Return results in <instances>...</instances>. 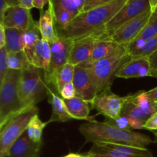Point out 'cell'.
Masks as SVG:
<instances>
[{"mask_svg": "<svg viewBox=\"0 0 157 157\" xmlns=\"http://www.w3.org/2000/svg\"><path fill=\"white\" fill-rule=\"evenodd\" d=\"M79 131L86 143L92 144L107 143L147 148V146L155 142L144 133L118 128L107 118L104 122L87 121L80 126Z\"/></svg>", "mask_w": 157, "mask_h": 157, "instance_id": "cell-1", "label": "cell"}, {"mask_svg": "<svg viewBox=\"0 0 157 157\" xmlns=\"http://www.w3.org/2000/svg\"><path fill=\"white\" fill-rule=\"evenodd\" d=\"M127 0H114L93 9L81 12L65 27L56 29L61 38L74 40L104 27L121 10Z\"/></svg>", "mask_w": 157, "mask_h": 157, "instance_id": "cell-2", "label": "cell"}, {"mask_svg": "<svg viewBox=\"0 0 157 157\" xmlns=\"http://www.w3.org/2000/svg\"><path fill=\"white\" fill-rule=\"evenodd\" d=\"M129 58L127 44H124L118 46L108 56L85 67L88 71L89 78L97 94L110 88L113 78Z\"/></svg>", "mask_w": 157, "mask_h": 157, "instance_id": "cell-3", "label": "cell"}, {"mask_svg": "<svg viewBox=\"0 0 157 157\" xmlns=\"http://www.w3.org/2000/svg\"><path fill=\"white\" fill-rule=\"evenodd\" d=\"M49 84L41 69L32 66L21 71L18 81V98L23 108L36 106L48 96Z\"/></svg>", "mask_w": 157, "mask_h": 157, "instance_id": "cell-4", "label": "cell"}, {"mask_svg": "<svg viewBox=\"0 0 157 157\" xmlns=\"http://www.w3.org/2000/svg\"><path fill=\"white\" fill-rule=\"evenodd\" d=\"M36 114H38L37 106L24 108L0 127V157L9 154L12 146L27 130L29 122Z\"/></svg>", "mask_w": 157, "mask_h": 157, "instance_id": "cell-5", "label": "cell"}, {"mask_svg": "<svg viewBox=\"0 0 157 157\" xmlns=\"http://www.w3.org/2000/svg\"><path fill=\"white\" fill-rule=\"evenodd\" d=\"M21 71L10 70L0 83V127L10 117L24 109L18 98V81Z\"/></svg>", "mask_w": 157, "mask_h": 157, "instance_id": "cell-6", "label": "cell"}, {"mask_svg": "<svg viewBox=\"0 0 157 157\" xmlns=\"http://www.w3.org/2000/svg\"><path fill=\"white\" fill-rule=\"evenodd\" d=\"M156 111L157 103L152 101L147 97L145 90H140L137 93L125 96L121 115L146 122Z\"/></svg>", "mask_w": 157, "mask_h": 157, "instance_id": "cell-7", "label": "cell"}, {"mask_svg": "<svg viewBox=\"0 0 157 157\" xmlns=\"http://www.w3.org/2000/svg\"><path fill=\"white\" fill-rule=\"evenodd\" d=\"M104 27L73 40L68 62L73 65L86 64L90 61L97 41L106 35Z\"/></svg>", "mask_w": 157, "mask_h": 157, "instance_id": "cell-8", "label": "cell"}, {"mask_svg": "<svg viewBox=\"0 0 157 157\" xmlns=\"http://www.w3.org/2000/svg\"><path fill=\"white\" fill-rule=\"evenodd\" d=\"M149 11H152L149 0H127L121 10L105 25V32L110 35L127 21Z\"/></svg>", "mask_w": 157, "mask_h": 157, "instance_id": "cell-9", "label": "cell"}, {"mask_svg": "<svg viewBox=\"0 0 157 157\" xmlns=\"http://www.w3.org/2000/svg\"><path fill=\"white\" fill-rule=\"evenodd\" d=\"M89 153L94 157H153L147 148L107 143L93 144Z\"/></svg>", "mask_w": 157, "mask_h": 157, "instance_id": "cell-10", "label": "cell"}, {"mask_svg": "<svg viewBox=\"0 0 157 157\" xmlns=\"http://www.w3.org/2000/svg\"><path fill=\"white\" fill-rule=\"evenodd\" d=\"M125 102V97H120L107 89L97 95L91 107L107 119L115 120L121 115Z\"/></svg>", "mask_w": 157, "mask_h": 157, "instance_id": "cell-11", "label": "cell"}, {"mask_svg": "<svg viewBox=\"0 0 157 157\" xmlns=\"http://www.w3.org/2000/svg\"><path fill=\"white\" fill-rule=\"evenodd\" d=\"M153 11H149L136 18L127 21L109 35L110 39L118 45L129 44L138 36L146 25L148 23Z\"/></svg>", "mask_w": 157, "mask_h": 157, "instance_id": "cell-12", "label": "cell"}, {"mask_svg": "<svg viewBox=\"0 0 157 157\" xmlns=\"http://www.w3.org/2000/svg\"><path fill=\"white\" fill-rule=\"evenodd\" d=\"M35 21L31 15V9H25L18 5L9 6L0 24L7 29H18L25 32Z\"/></svg>", "mask_w": 157, "mask_h": 157, "instance_id": "cell-13", "label": "cell"}, {"mask_svg": "<svg viewBox=\"0 0 157 157\" xmlns=\"http://www.w3.org/2000/svg\"><path fill=\"white\" fill-rule=\"evenodd\" d=\"M73 83L76 90V96L91 105L98 94L89 78L87 67L81 64L75 67Z\"/></svg>", "mask_w": 157, "mask_h": 157, "instance_id": "cell-14", "label": "cell"}, {"mask_svg": "<svg viewBox=\"0 0 157 157\" xmlns=\"http://www.w3.org/2000/svg\"><path fill=\"white\" fill-rule=\"evenodd\" d=\"M150 66L148 58H130L122 64L116 78L124 79L150 77Z\"/></svg>", "mask_w": 157, "mask_h": 157, "instance_id": "cell-15", "label": "cell"}, {"mask_svg": "<svg viewBox=\"0 0 157 157\" xmlns=\"http://www.w3.org/2000/svg\"><path fill=\"white\" fill-rule=\"evenodd\" d=\"M25 53L29 62L33 67L43 70L45 75L48 73L52 58V51L48 41L41 38L32 50Z\"/></svg>", "mask_w": 157, "mask_h": 157, "instance_id": "cell-16", "label": "cell"}, {"mask_svg": "<svg viewBox=\"0 0 157 157\" xmlns=\"http://www.w3.org/2000/svg\"><path fill=\"white\" fill-rule=\"evenodd\" d=\"M42 142L35 143L29 138L27 130L15 141L9 154L11 157H38Z\"/></svg>", "mask_w": 157, "mask_h": 157, "instance_id": "cell-17", "label": "cell"}, {"mask_svg": "<svg viewBox=\"0 0 157 157\" xmlns=\"http://www.w3.org/2000/svg\"><path fill=\"white\" fill-rule=\"evenodd\" d=\"M48 5V7L46 10L40 11V17L38 25L41 32V38L48 42H51L58 37V35L55 27L53 6L51 0Z\"/></svg>", "mask_w": 157, "mask_h": 157, "instance_id": "cell-18", "label": "cell"}, {"mask_svg": "<svg viewBox=\"0 0 157 157\" xmlns=\"http://www.w3.org/2000/svg\"><path fill=\"white\" fill-rule=\"evenodd\" d=\"M48 102L51 104L52 108V117L49 121H48V124L52 122L65 123L74 119L64 103V99L58 94L55 93L52 89L49 90Z\"/></svg>", "mask_w": 157, "mask_h": 157, "instance_id": "cell-19", "label": "cell"}, {"mask_svg": "<svg viewBox=\"0 0 157 157\" xmlns=\"http://www.w3.org/2000/svg\"><path fill=\"white\" fill-rule=\"evenodd\" d=\"M157 35V14L153 12L148 23L143 29L138 36L127 44L129 54L142 48L148 40Z\"/></svg>", "mask_w": 157, "mask_h": 157, "instance_id": "cell-20", "label": "cell"}, {"mask_svg": "<svg viewBox=\"0 0 157 157\" xmlns=\"http://www.w3.org/2000/svg\"><path fill=\"white\" fill-rule=\"evenodd\" d=\"M118 46L119 45L113 42L110 38L109 35L106 34L97 41L90 61L87 64H81V65L84 66V67L90 65L93 63L108 56L109 55H110L112 52L116 50Z\"/></svg>", "mask_w": 157, "mask_h": 157, "instance_id": "cell-21", "label": "cell"}, {"mask_svg": "<svg viewBox=\"0 0 157 157\" xmlns=\"http://www.w3.org/2000/svg\"><path fill=\"white\" fill-rule=\"evenodd\" d=\"M64 101L75 120H85L89 122L95 121L94 117L89 116L90 110L89 103L77 96L72 99Z\"/></svg>", "mask_w": 157, "mask_h": 157, "instance_id": "cell-22", "label": "cell"}, {"mask_svg": "<svg viewBox=\"0 0 157 157\" xmlns=\"http://www.w3.org/2000/svg\"><path fill=\"white\" fill-rule=\"evenodd\" d=\"M24 32L15 29L6 28V48L8 52H15L24 50L23 42Z\"/></svg>", "mask_w": 157, "mask_h": 157, "instance_id": "cell-23", "label": "cell"}, {"mask_svg": "<svg viewBox=\"0 0 157 157\" xmlns=\"http://www.w3.org/2000/svg\"><path fill=\"white\" fill-rule=\"evenodd\" d=\"M8 65L10 70L16 71L26 70L32 67L24 50L19 51V52H9Z\"/></svg>", "mask_w": 157, "mask_h": 157, "instance_id": "cell-24", "label": "cell"}, {"mask_svg": "<svg viewBox=\"0 0 157 157\" xmlns=\"http://www.w3.org/2000/svg\"><path fill=\"white\" fill-rule=\"evenodd\" d=\"M48 124V122H43L38 117V114L35 115L29 122L28 126L27 133L29 138L35 143L42 142L43 130L44 127Z\"/></svg>", "mask_w": 157, "mask_h": 157, "instance_id": "cell-25", "label": "cell"}, {"mask_svg": "<svg viewBox=\"0 0 157 157\" xmlns=\"http://www.w3.org/2000/svg\"><path fill=\"white\" fill-rule=\"evenodd\" d=\"M41 38V32L38 28V22L35 21L32 25L23 34V42H24V51L25 52H30L33 49Z\"/></svg>", "mask_w": 157, "mask_h": 157, "instance_id": "cell-26", "label": "cell"}, {"mask_svg": "<svg viewBox=\"0 0 157 157\" xmlns=\"http://www.w3.org/2000/svg\"><path fill=\"white\" fill-rule=\"evenodd\" d=\"M75 67L76 66L67 62L60 71L56 81V90L58 93H59L63 86L70 82H73Z\"/></svg>", "mask_w": 157, "mask_h": 157, "instance_id": "cell-27", "label": "cell"}, {"mask_svg": "<svg viewBox=\"0 0 157 157\" xmlns=\"http://www.w3.org/2000/svg\"><path fill=\"white\" fill-rule=\"evenodd\" d=\"M157 50V35L146 42L142 48L129 54L130 58H148Z\"/></svg>", "mask_w": 157, "mask_h": 157, "instance_id": "cell-28", "label": "cell"}, {"mask_svg": "<svg viewBox=\"0 0 157 157\" xmlns=\"http://www.w3.org/2000/svg\"><path fill=\"white\" fill-rule=\"evenodd\" d=\"M9 52L6 47L0 49V83H2L7 75L9 68L8 65Z\"/></svg>", "mask_w": 157, "mask_h": 157, "instance_id": "cell-29", "label": "cell"}, {"mask_svg": "<svg viewBox=\"0 0 157 157\" xmlns=\"http://www.w3.org/2000/svg\"><path fill=\"white\" fill-rule=\"evenodd\" d=\"M58 94L62 99L70 100L76 97V90L73 82H70L63 86Z\"/></svg>", "mask_w": 157, "mask_h": 157, "instance_id": "cell-30", "label": "cell"}, {"mask_svg": "<svg viewBox=\"0 0 157 157\" xmlns=\"http://www.w3.org/2000/svg\"><path fill=\"white\" fill-rule=\"evenodd\" d=\"M113 1H114V0H85L82 12H87L90 9H93L94 8L98 7V6H103V5H105Z\"/></svg>", "mask_w": 157, "mask_h": 157, "instance_id": "cell-31", "label": "cell"}, {"mask_svg": "<svg viewBox=\"0 0 157 157\" xmlns=\"http://www.w3.org/2000/svg\"><path fill=\"white\" fill-rule=\"evenodd\" d=\"M144 129L153 132L157 131V111L146 121Z\"/></svg>", "mask_w": 157, "mask_h": 157, "instance_id": "cell-32", "label": "cell"}, {"mask_svg": "<svg viewBox=\"0 0 157 157\" xmlns=\"http://www.w3.org/2000/svg\"><path fill=\"white\" fill-rule=\"evenodd\" d=\"M111 122L114 124L116 127H117L118 128L122 129V130H130V124H129V121L128 118L126 117L123 116V115H121L118 118L115 120H111Z\"/></svg>", "mask_w": 157, "mask_h": 157, "instance_id": "cell-33", "label": "cell"}, {"mask_svg": "<svg viewBox=\"0 0 157 157\" xmlns=\"http://www.w3.org/2000/svg\"><path fill=\"white\" fill-rule=\"evenodd\" d=\"M150 61V77L157 78V50L148 57Z\"/></svg>", "mask_w": 157, "mask_h": 157, "instance_id": "cell-34", "label": "cell"}, {"mask_svg": "<svg viewBox=\"0 0 157 157\" xmlns=\"http://www.w3.org/2000/svg\"><path fill=\"white\" fill-rule=\"evenodd\" d=\"M128 121L130 128L136 129V130H142V129H144V124H145L144 121L134 119V118H128Z\"/></svg>", "mask_w": 157, "mask_h": 157, "instance_id": "cell-35", "label": "cell"}, {"mask_svg": "<svg viewBox=\"0 0 157 157\" xmlns=\"http://www.w3.org/2000/svg\"><path fill=\"white\" fill-rule=\"evenodd\" d=\"M9 8L6 0H0V22L3 20L7 9Z\"/></svg>", "mask_w": 157, "mask_h": 157, "instance_id": "cell-36", "label": "cell"}, {"mask_svg": "<svg viewBox=\"0 0 157 157\" xmlns=\"http://www.w3.org/2000/svg\"><path fill=\"white\" fill-rule=\"evenodd\" d=\"M6 28L0 24V49L6 46Z\"/></svg>", "mask_w": 157, "mask_h": 157, "instance_id": "cell-37", "label": "cell"}, {"mask_svg": "<svg viewBox=\"0 0 157 157\" xmlns=\"http://www.w3.org/2000/svg\"><path fill=\"white\" fill-rule=\"evenodd\" d=\"M49 1L50 0H33L32 6H33V8L38 9L40 11L43 10L44 6L47 4H48Z\"/></svg>", "mask_w": 157, "mask_h": 157, "instance_id": "cell-38", "label": "cell"}, {"mask_svg": "<svg viewBox=\"0 0 157 157\" xmlns=\"http://www.w3.org/2000/svg\"><path fill=\"white\" fill-rule=\"evenodd\" d=\"M146 94L152 101L157 103V87L152 89V90H148V91H146Z\"/></svg>", "mask_w": 157, "mask_h": 157, "instance_id": "cell-39", "label": "cell"}, {"mask_svg": "<svg viewBox=\"0 0 157 157\" xmlns=\"http://www.w3.org/2000/svg\"><path fill=\"white\" fill-rule=\"evenodd\" d=\"M32 3H33V0H18V5L28 9H32L33 8Z\"/></svg>", "mask_w": 157, "mask_h": 157, "instance_id": "cell-40", "label": "cell"}, {"mask_svg": "<svg viewBox=\"0 0 157 157\" xmlns=\"http://www.w3.org/2000/svg\"><path fill=\"white\" fill-rule=\"evenodd\" d=\"M63 157H94L91 153L87 152V153H68L66 156Z\"/></svg>", "mask_w": 157, "mask_h": 157, "instance_id": "cell-41", "label": "cell"}, {"mask_svg": "<svg viewBox=\"0 0 157 157\" xmlns=\"http://www.w3.org/2000/svg\"><path fill=\"white\" fill-rule=\"evenodd\" d=\"M9 6H15L18 5V0H6Z\"/></svg>", "mask_w": 157, "mask_h": 157, "instance_id": "cell-42", "label": "cell"}, {"mask_svg": "<svg viewBox=\"0 0 157 157\" xmlns=\"http://www.w3.org/2000/svg\"><path fill=\"white\" fill-rule=\"evenodd\" d=\"M149 2H150V6H151L152 11H153L157 5V0H149Z\"/></svg>", "mask_w": 157, "mask_h": 157, "instance_id": "cell-43", "label": "cell"}, {"mask_svg": "<svg viewBox=\"0 0 157 157\" xmlns=\"http://www.w3.org/2000/svg\"><path fill=\"white\" fill-rule=\"evenodd\" d=\"M153 134H154V136H155V142L157 144V131L153 132Z\"/></svg>", "mask_w": 157, "mask_h": 157, "instance_id": "cell-44", "label": "cell"}, {"mask_svg": "<svg viewBox=\"0 0 157 157\" xmlns=\"http://www.w3.org/2000/svg\"><path fill=\"white\" fill-rule=\"evenodd\" d=\"M153 12H154V13L157 14V5L156 6V7L154 8V9L153 10Z\"/></svg>", "mask_w": 157, "mask_h": 157, "instance_id": "cell-45", "label": "cell"}, {"mask_svg": "<svg viewBox=\"0 0 157 157\" xmlns=\"http://www.w3.org/2000/svg\"><path fill=\"white\" fill-rule=\"evenodd\" d=\"M3 157H11V156L9 154H8V155H6V156H3Z\"/></svg>", "mask_w": 157, "mask_h": 157, "instance_id": "cell-46", "label": "cell"}]
</instances>
